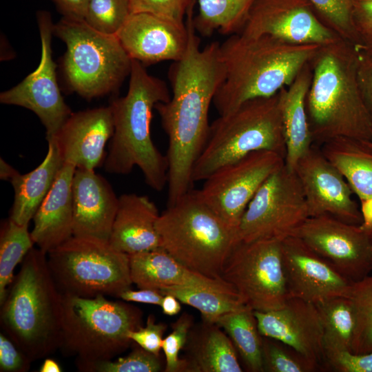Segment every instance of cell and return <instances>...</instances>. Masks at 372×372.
Instances as JSON below:
<instances>
[{
    "mask_svg": "<svg viewBox=\"0 0 372 372\" xmlns=\"http://www.w3.org/2000/svg\"><path fill=\"white\" fill-rule=\"evenodd\" d=\"M193 18L192 12L185 20L186 52L169 70L172 95L154 107L168 137L167 205L192 189V170L208 138L209 107L225 73L220 43L211 42L201 49Z\"/></svg>",
    "mask_w": 372,
    "mask_h": 372,
    "instance_id": "obj_1",
    "label": "cell"
},
{
    "mask_svg": "<svg viewBox=\"0 0 372 372\" xmlns=\"http://www.w3.org/2000/svg\"><path fill=\"white\" fill-rule=\"evenodd\" d=\"M309 63L306 111L313 143L340 136L372 141V122L358 81V46L339 38L321 45Z\"/></svg>",
    "mask_w": 372,
    "mask_h": 372,
    "instance_id": "obj_2",
    "label": "cell"
},
{
    "mask_svg": "<svg viewBox=\"0 0 372 372\" xmlns=\"http://www.w3.org/2000/svg\"><path fill=\"white\" fill-rule=\"evenodd\" d=\"M320 46L289 43L269 35H230L220 45L225 73L213 99L219 115L290 85Z\"/></svg>",
    "mask_w": 372,
    "mask_h": 372,
    "instance_id": "obj_3",
    "label": "cell"
},
{
    "mask_svg": "<svg viewBox=\"0 0 372 372\" xmlns=\"http://www.w3.org/2000/svg\"><path fill=\"white\" fill-rule=\"evenodd\" d=\"M127 92L110 104L114 134L104 161L107 172L126 175L137 166L149 187L161 192L167 185L168 163L150 134L152 110L171 96L163 80L133 60Z\"/></svg>",
    "mask_w": 372,
    "mask_h": 372,
    "instance_id": "obj_4",
    "label": "cell"
},
{
    "mask_svg": "<svg viewBox=\"0 0 372 372\" xmlns=\"http://www.w3.org/2000/svg\"><path fill=\"white\" fill-rule=\"evenodd\" d=\"M3 302L1 325L31 361L53 353L61 342L63 294L51 274L47 254L32 247L21 262Z\"/></svg>",
    "mask_w": 372,
    "mask_h": 372,
    "instance_id": "obj_5",
    "label": "cell"
},
{
    "mask_svg": "<svg viewBox=\"0 0 372 372\" xmlns=\"http://www.w3.org/2000/svg\"><path fill=\"white\" fill-rule=\"evenodd\" d=\"M161 247L189 269L222 279L224 265L240 242L237 230L225 223L191 189L160 214Z\"/></svg>",
    "mask_w": 372,
    "mask_h": 372,
    "instance_id": "obj_6",
    "label": "cell"
},
{
    "mask_svg": "<svg viewBox=\"0 0 372 372\" xmlns=\"http://www.w3.org/2000/svg\"><path fill=\"white\" fill-rule=\"evenodd\" d=\"M262 150L285 158L278 92L247 101L210 124L206 144L192 170V180H205L219 168Z\"/></svg>",
    "mask_w": 372,
    "mask_h": 372,
    "instance_id": "obj_7",
    "label": "cell"
},
{
    "mask_svg": "<svg viewBox=\"0 0 372 372\" xmlns=\"http://www.w3.org/2000/svg\"><path fill=\"white\" fill-rule=\"evenodd\" d=\"M125 302L63 295L60 348L76 356V364L110 360L126 350L129 332L142 326V312Z\"/></svg>",
    "mask_w": 372,
    "mask_h": 372,
    "instance_id": "obj_8",
    "label": "cell"
},
{
    "mask_svg": "<svg viewBox=\"0 0 372 372\" xmlns=\"http://www.w3.org/2000/svg\"><path fill=\"white\" fill-rule=\"evenodd\" d=\"M53 32L66 45L63 70L70 88L86 99L110 94L130 74L132 59L116 35L99 32L83 19L63 17Z\"/></svg>",
    "mask_w": 372,
    "mask_h": 372,
    "instance_id": "obj_9",
    "label": "cell"
},
{
    "mask_svg": "<svg viewBox=\"0 0 372 372\" xmlns=\"http://www.w3.org/2000/svg\"><path fill=\"white\" fill-rule=\"evenodd\" d=\"M54 282L63 295L119 297L133 284L129 255L108 241L72 236L47 254Z\"/></svg>",
    "mask_w": 372,
    "mask_h": 372,
    "instance_id": "obj_10",
    "label": "cell"
},
{
    "mask_svg": "<svg viewBox=\"0 0 372 372\" xmlns=\"http://www.w3.org/2000/svg\"><path fill=\"white\" fill-rule=\"evenodd\" d=\"M221 278L254 311L282 308L289 298L282 267V240L239 242L224 265Z\"/></svg>",
    "mask_w": 372,
    "mask_h": 372,
    "instance_id": "obj_11",
    "label": "cell"
},
{
    "mask_svg": "<svg viewBox=\"0 0 372 372\" xmlns=\"http://www.w3.org/2000/svg\"><path fill=\"white\" fill-rule=\"evenodd\" d=\"M309 217L299 179L285 164L259 187L238 227L240 242L282 240Z\"/></svg>",
    "mask_w": 372,
    "mask_h": 372,
    "instance_id": "obj_12",
    "label": "cell"
},
{
    "mask_svg": "<svg viewBox=\"0 0 372 372\" xmlns=\"http://www.w3.org/2000/svg\"><path fill=\"white\" fill-rule=\"evenodd\" d=\"M284 165L285 158L274 152H253L215 171L197 191L225 223L238 230L241 218L259 187Z\"/></svg>",
    "mask_w": 372,
    "mask_h": 372,
    "instance_id": "obj_13",
    "label": "cell"
},
{
    "mask_svg": "<svg viewBox=\"0 0 372 372\" xmlns=\"http://www.w3.org/2000/svg\"><path fill=\"white\" fill-rule=\"evenodd\" d=\"M371 233L330 215L309 216L293 233L343 276L358 281L372 271Z\"/></svg>",
    "mask_w": 372,
    "mask_h": 372,
    "instance_id": "obj_14",
    "label": "cell"
},
{
    "mask_svg": "<svg viewBox=\"0 0 372 372\" xmlns=\"http://www.w3.org/2000/svg\"><path fill=\"white\" fill-rule=\"evenodd\" d=\"M37 21L41 41L39 64L19 84L1 92L0 102L32 111L44 125L48 141L54 138L72 112L65 103L56 81L51 48L54 24L50 12H38Z\"/></svg>",
    "mask_w": 372,
    "mask_h": 372,
    "instance_id": "obj_15",
    "label": "cell"
},
{
    "mask_svg": "<svg viewBox=\"0 0 372 372\" xmlns=\"http://www.w3.org/2000/svg\"><path fill=\"white\" fill-rule=\"evenodd\" d=\"M239 33L320 45L340 38L319 19L309 0H255Z\"/></svg>",
    "mask_w": 372,
    "mask_h": 372,
    "instance_id": "obj_16",
    "label": "cell"
},
{
    "mask_svg": "<svg viewBox=\"0 0 372 372\" xmlns=\"http://www.w3.org/2000/svg\"><path fill=\"white\" fill-rule=\"evenodd\" d=\"M306 200L309 216L330 215L345 223L360 225L362 216L353 200L349 183L313 144L294 168Z\"/></svg>",
    "mask_w": 372,
    "mask_h": 372,
    "instance_id": "obj_17",
    "label": "cell"
},
{
    "mask_svg": "<svg viewBox=\"0 0 372 372\" xmlns=\"http://www.w3.org/2000/svg\"><path fill=\"white\" fill-rule=\"evenodd\" d=\"M282 259L289 297L317 304L347 296L353 281L298 237L290 236L282 240Z\"/></svg>",
    "mask_w": 372,
    "mask_h": 372,
    "instance_id": "obj_18",
    "label": "cell"
},
{
    "mask_svg": "<svg viewBox=\"0 0 372 372\" xmlns=\"http://www.w3.org/2000/svg\"><path fill=\"white\" fill-rule=\"evenodd\" d=\"M261 335L293 349L318 367L324 362V329L316 304L289 297L282 308L254 311Z\"/></svg>",
    "mask_w": 372,
    "mask_h": 372,
    "instance_id": "obj_19",
    "label": "cell"
},
{
    "mask_svg": "<svg viewBox=\"0 0 372 372\" xmlns=\"http://www.w3.org/2000/svg\"><path fill=\"white\" fill-rule=\"evenodd\" d=\"M116 36L128 56L143 65L180 60L189 41L186 23L145 12L131 13Z\"/></svg>",
    "mask_w": 372,
    "mask_h": 372,
    "instance_id": "obj_20",
    "label": "cell"
},
{
    "mask_svg": "<svg viewBox=\"0 0 372 372\" xmlns=\"http://www.w3.org/2000/svg\"><path fill=\"white\" fill-rule=\"evenodd\" d=\"M114 129L111 107H101L72 112L50 141L64 163L94 170L105 161V147Z\"/></svg>",
    "mask_w": 372,
    "mask_h": 372,
    "instance_id": "obj_21",
    "label": "cell"
},
{
    "mask_svg": "<svg viewBox=\"0 0 372 372\" xmlns=\"http://www.w3.org/2000/svg\"><path fill=\"white\" fill-rule=\"evenodd\" d=\"M72 198L73 236L109 242L118 206L109 182L94 170L76 168Z\"/></svg>",
    "mask_w": 372,
    "mask_h": 372,
    "instance_id": "obj_22",
    "label": "cell"
},
{
    "mask_svg": "<svg viewBox=\"0 0 372 372\" xmlns=\"http://www.w3.org/2000/svg\"><path fill=\"white\" fill-rule=\"evenodd\" d=\"M129 258L131 279L138 289L207 288L237 293L227 282L189 269L161 247Z\"/></svg>",
    "mask_w": 372,
    "mask_h": 372,
    "instance_id": "obj_23",
    "label": "cell"
},
{
    "mask_svg": "<svg viewBox=\"0 0 372 372\" xmlns=\"http://www.w3.org/2000/svg\"><path fill=\"white\" fill-rule=\"evenodd\" d=\"M76 167L64 163L50 190L33 217L32 240L43 252L73 236L72 180Z\"/></svg>",
    "mask_w": 372,
    "mask_h": 372,
    "instance_id": "obj_24",
    "label": "cell"
},
{
    "mask_svg": "<svg viewBox=\"0 0 372 372\" xmlns=\"http://www.w3.org/2000/svg\"><path fill=\"white\" fill-rule=\"evenodd\" d=\"M158 208L147 196L125 194L118 197L110 244L128 255L161 247L156 229Z\"/></svg>",
    "mask_w": 372,
    "mask_h": 372,
    "instance_id": "obj_25",
    "label": "cell"
},
{
    "mask_svg": "<svg viewBox=\"0 0 372 372\" xmlns=\"http://www.w3.org/2000/svg\"><path fill=\"white\" fill-rule=\"evenodd\" d=\"M311 79L309 62L290 85L278 92L286 144L285 164L293 171L300 158L313 144L306 111V97Z\"/></svg>",
    "mask_w": 372,
    "mask_h": 372,
    "instance_id": "obj_26",
    "label": "cell"
},
{
    "mask_svg": "<svg viewBox=\"0 0 372 372\" xmlns=\"http://www.w3.org/2000/svg\"><path fill=\"white\" fill-rule=\"evenodd\" d=\"M192 327L184 347L187 355L181 358L183 371H242L232 341L218 325L203 321Z\"/></svg>",
    "mask_w": 372,
    "mask_h": 372,
    "instance_id": "obj_27",
    "label": "cell"
},
{
    "mask_svg": "<svg viewBox=\"0 0 372 372\" xmlns=\"http://www.w3.org/2000/svg\"><path fill=\"white\" fill-rule=\"evenodd\" d=\"M48 143V152L39 165L10 180L14 196L9 218L19 225H29L33 219L64 164L54 143Z\"/></svg>",
    "mask_w": 372,
    "mask_h": 372,
    "instance_id": "obj_28",
    "label": "cell"
},
{
    "mask_svg": "<svg viewBox=\"0 0 372 372\" xmlns=\"http://www.w3.org/2000/svg\"><path fill=\"white\" fill-rule=\"evenodd\" d=\"M319 147L360 202L372 198V149L363 140L340 136Z\"/></svg>",
    "mask_w": 372,
    "mask_h": 372,
    "instance_id": "obj_29",
    "label": "cell"
},
{
    "mask_svg": "<svg viewBox=\"0 0 372 372\" xmlns=\"http://www.w3.org/2000/svg\"><path fill=\"white\" fill-rule=\"evenodd\" d=\"M216 324L230 338L250 371H264L262 335L253 309L245 305L224 314Z\"/></svg>",
    "mask_w": 372,
    "mask_h": 372,
    "instance_id": "obj_30",
    "label": "cell"
},
{
    "mask_svg": "<svg viewBox=\"0 0 372 372\" xmlns=\"http://www.w3.org/2000/svg\"><path fill=\"white\" fill-rule=\"evenodd\" d=\"M255 0H198V12L193 18L196 32L210 37L239 33Z\"/></svg>",
    "mask_w": 372,
    "mask_h": 372,
    "instance_id": "obj_31",
    "label": "cell"
},
{
    "mask_svg": "<svg viewBox=\"0 0 372 372\" xmlns=\"http://www.w3.org/2000/svg\"><path fill=\"white\" fill-rule=\"evenodd\" d=\"M34 242L28 231V225H19L8 218L1 225L0 232V304L12 284L14 270L21 263Z\"/></svg>",
    "mask_w": 372,
    "mask_h": 372,
    "instance_id": "obj_32",
    "label": "cell"
},
{
    "mask_svg": "<svg viewBox=\"0 0 372 372\" xmlns=\"http://www.w3.org/2000/svg\"><path fill=\"white\" fill-rule=\"evenodd\" d=\"M324 329V347L351 351L355 317L349 300L335 297L316 304Z\"/></svg>",
    "mask_w": 372,
    "mask_h": 372,
    "instance_id": "obj_33",
    "label": "cell"
},
{
    "mask_svg": "<svg viewBox=\"0 0 372 372\" xmlns=\"http://www.w3.org/2000/svg\"><path fill=\"white\" fill-rule=\"evenodd\" d=\"M200 311L203 320L215 323L224 314L244 306L237 293L207 288H175L161 291Z\"/></svg>",
    "mask_w": 372,
    "mask_h": 372,
    "instance_id": "obj_34",
    "label": "cell"
},
{
    "mask_svg": "<svg viewBox=\"0 0 372 372\" xmlns=\"http://www.w3.org/2000/svg\"><path fill=\"white\" fill-rule=\"evenodd\" d=\"M350 301L355 317L351 351L365 353L372 351V275L352 282L346 296Z\"/></svg>",
    "mask_w": 372,
    "mask_h": 372,
    "instance_id": "obj_35",
    "label": "cell"
},
{
    "mask_svg": "<svg viewBox=\"0 0 372 372\" xmlns=\"http://www.w3.org/2000/svg\"><path fill=\"white\" fill-rule=\"evenodd\" d=\"M130 14L129 0H89L84 21L99 32L116 35Z\"/></svg>",
    "mask_w": 372,
    "mask_h": 372,
    "instance_id": "obj_36",
    "label": "cell"
},
{
    "mask_svg": "<svg viewBox=\"0 0 372 372\" xmlns=\"http://www.w3.org/2000/svg\"><path fill=\"white\" fill-rule=\"evenodd\" d=\"M319 19L341 39L358 45L352 13L354 0H309Z\"/></svg>",
    "mask_w": 372,
    "mask_h": 372,
    "instance_id": "obj_37",
    "label": "cell"
},
{
    "mask_svg": "<svg viewBox=\"0 0 372 372\" xmlns=\"http://www.w3.org/2000/svg\"><path fill=\"white\" fill-rule=\"evenodd\" d=\"M264 371L311 372L318 367L293 349L262 335Z\"/></svg>",
    "mask_w": 372,
    "mask_h": 372,
    "instance_id": "obj_38",
    "label": "cell"
},
{
    "mask_svg": "<svg viewBox=\"0 0 372 372\" xmlns=\"http://www.w3.org/2000/svg\"><path fill=\"white\" fill-rule=\"evenodd\" d=\"M76 366L79 371L89 372H157L162 369L159 355L139 346L126 356L114 361L77 364Z\"/></svg>",
    "mask_w": 372,
    "mask_h": 372,
    "instance_id": "obj_39",
    "label": "cell"
},
{
    "mask_svg": "<svg viewBox=\"0 0 372 372\" xmlns=\"http://www.w3.org/2000/svg\"><path fill=\"white\" fill-rule=\"evenodd\" d=\"M193 325V316L187 313H183L172 324L171 333L163 340L162 349L165 358L164 371H183V362L179 358V353L185 346Z\"/></svg>",
    "mask_w": 372,
    "mask_h": 372,
    "instance_id": "obj_40",
    "label": "cell"
},
{
    "mask_svg": "<svg viewBox=\"0 0 372 372\" xmlns=\"http://www.w3.org/2000/svg\"><path fill=\"white\" fill-rule=\"evenodd\" d=\"M131 13L152 14L178 23H185L196 0H129Z\"/></svg>",
    "mask_w": 372,
    "mask_h": 372,
    "instance_id": "obj_41",
    "label": "cell"
},
{
    "mask_svg": "<svg viewBox=\"0 0 372 372\" xmlns=\"http://www.w3.org/2000/svg\"><path fill=\"white\" fill-rule=\"evenodd\" d=\"M338 372H372V351L357 353L334 347H324V362Z\"/></svg>",
    "mask_w": 372,
    "mask_h": 372,
    "instance_id": "obj_42",
    "label": "cell"
},
{
    "mask_svg": "<svg viewBox=\"0 0 372 372\" xmlns=\"http://www.w3.org/2000/svg\"><path fill=\"white\" fill-rule=\"evenodd\" d=\"M352 19L357 46L372 54V0H354Z\"/></svg>",
    "mask_w": 372,
    "mask_h": 372,
    "instance_id": "obj_43",
    "label": "cell"
},
{
    "mask_svg": "<svg viewBox=\"0 0 372 372\" xmlns=\"http://www.w3.org/2000/svg\"><path fill=\"white\" fill-rule=\"evenodd\" d=\"M167 329L164 323H156L153 315L147 318L145 327L141 326L129 332L128 338L143 349L160 355L162 349L163 335Z\"/></svg>",
    "mask_w": 372,
    "mask_h": 372,
    "instance_id": "obj_44",
    "label": "cell"
},
{
    "mask_svg": "<svg viewBox=\"0 0 372 372\" xmlns=\"http://www.w3.org/2000/svg\"><path fill=\"white\" fill-rule=\"evenodd\" d=\"M31 361L19 350L12 340L4 333H0V371L5 372H25Z\"/></svg>",
    "mask_w": 372,
    "mask_h": 372,
    "instance_id": "obj_45",
    "label": "cell"
},
{
    "mask_svg": "<svg viewBox=\"0 0 372 372\" xmlns=\"http://www.w3.org/2000/svg\"><path fill=\"white\" fill-rule=\"evenodd\" d=\"M358 81L360 94L372 122V54L358 46Z\"/></svg>",
    "mask_w": 372,
    "mask_h": 372,
    "instance_id": "obj_46",
    "label": "cell"
},
{
    "mask_svg": "<svg viewBox=\"0 0 372 372\" xmlns=\"http://www.w3.org/2000/svg\"><path fill=\"white\" fill-rule=\"evenodd\" d=\"M164 295L159 290L152 289H129L119 296L123 301L135 302L161 306Z\"/></svg>",
    "mask_w": 372,
    "mask_h": 372,
    "instance_id": "obj_47",
    "label": "cell"
},
{
    "mask_svg": "<svg viewBox=\"0 0 372 372\" xmlns=\"http://www.w3.org/2000/svg\"><path fill=\"white\" fill-rule=\"evenodd\" d=\"M63 17L83 19L89 0H52Z\"/></svg>",
    "mask_w": 372,
    "mask_h": 372,
    "instance_id": "obj_48",
    "label": "cell"
},
{
    "mask_svg": "<svg viewBox=\"0 0 372 372\" xmlns=\"http://www.w3.org/2000/svg\"><path fill=\"white\" fill-rule=\"evenodd\" d=\"M161 307L164 314L171 316L178 314L181 309L180 301L169 293L164 294Z\"/></svg>",
    "mask_w": 372,
    "mask_h": 372,
    "instance_id": "obj_49",
    "label": "cell"
},
{
    "mask_svg": "<svg viewBox=\"0 0 372 372\" xmlns=\"http://www.w3.org/2000/svg\"><path fill=\"white\" fill-rule=\"evenodd\" d=\"M362 223L360 226L369 232H372V198L360 202Z\"/></svg>",
    "mask_w": 372,
    "mask_h": 372,
    "instance_id": "obj_50",
    "label": "cell"
},
{
    "mask_svg": "<svg viewBox=\"0 0 372 372\" xmlns=\"http://www.w3.org/2000/svg\"><path fill=\"white\" fill-rule=\"evenodd\" d=\"M19 172L8 164L2 158L0 159V178L3 180L10 181Z\"/></svg>",
    "mask_w": 372,
    "mask_h": 372,
    "instance_id": "obj_51",
    "label": "cell"
},
{
    "mask_svg": "<svg viewBox=\"0 0 372 372\" xmlns=\"http://www.w3.org/2000/svg\"><path fill=\"white\" fill-rule=\"evenodd\" d=\"M40 372H61L62 369L59 364L52 359L46 358L39 370Z\"/></svg>",
    "mask_w": 372,
    "mask_h": 372,
    "instance_id": "obj_52",
    "label": "cell"
},
{
    "mask_svg": "<svg viewBox=\"0 0 372 372\" xmlns=\"http://www.w3.org/2000/svg\"><path fill=\"white\" fill-rule=\"evenodd\" d=\"M364 141L369 147L372 149V141Z\"/></svg>",
    "mask_w": 372,
    "mask_h": 372,
    "instance_id": "obj_53",
    "label": "cell"
},
{
    "mask_svg": "<svg viewBox=\"0 0 372 372\" xmlns=\"http://www.w3.org/2000/svg\"><path fill=\"white\" fill-rule=\"evenodd\" d=\"M371 253H372V232L371 233Z\"/></svg>",
    "mask_w": 372,
    "mask_h": 372,
    "instance_id": "obj_54",
    "label": "cell"
}]
</instances>
